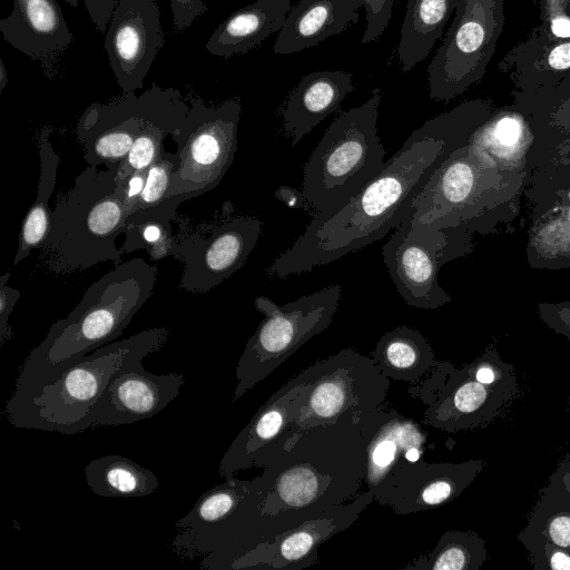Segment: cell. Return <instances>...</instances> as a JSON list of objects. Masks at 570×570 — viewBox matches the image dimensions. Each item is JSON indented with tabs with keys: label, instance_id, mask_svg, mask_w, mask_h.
Listing matches in <instances>:
<instances>
[{
	"label": "cell",
	"instance_id": "6da1fadb",
	"mask_svg": "<svg viewBox=\"0 0 570 570\" xmlns=\"http://www.w3.org/2000/svg\"><path fill=\"white\" fill-rule=\"evenodd\" d=\"M254 468L262 514L278 538L305 520L357 499L365 479V444L358 417L289 428L265 448Z\"/></svg>",
	"mask_w": 570,
	"mask_h": 570
},
{
	"label": "cell",
	"instance_id": "7a4b0ae2",
	"mask_svg": "<svg viewBox=\"0 0 570 570\" xmlns=\"http://www.w3.org/2000/svg\"><path fill=\"white\" fill-rule=\"evenodd\" d=\"M443 142L428 138L396 151L384 169L330 217L312 220L268 273L276 277L311 272L384 238L414 214L412 204L442 158Z\"/></svg>",
	"mask_w": 570,
	"mask_h": 570
},
{
	"label": "cell",
	"instance_id": "3957f363",
	"mask_svg": "<svg viewBox=\"0 0 570 570\" xmlns=\"http://www.w3.org/2000/svg\"><path fill=\"white\" fill-rule=\"evenodd\" d=\"M158 269L142 257L117 264L95 281L79 303L56 321L26 357L12 393H20L52 372L118 341L151 296Z\"/></svg>",
	"mask_w": 570,
	"mask_h": 570
},
{
	"label": "cell",
	"instance_id": "277c9868",
	"mask_svg": "<svg viewBox=\"0 0 570 570\" xmlns=\"http://www.w3.org/2000/svg\"><path fill=\"white\" fill-rule=\"evenodd\" d=\"M175 527L170 549L180 559L202 557L203 569H256L278 539L262 514L257 479H225L204 492Z\"/></svg>",
	"mask_w": 570,
	"mask_h": 570
},
{
	"label": "cell",
	"instance_id": "5b68a950",
	"mask_svg": "<svg viewBox=\"0 0 570 570\" xmlns=\"http://www.w3.org/2000/svg\"><path fill=\"white\" fill-rule=\"evenodd\" d=\"M117 168L87 166L52 209L39 261L47 271L65 275L97 264L121 263L116 239L125 233L129 208L117 195Z\"/></svg>",
	"mask_w": 570,
	"mask_h": 570
},
{
	"label": "cell",
	"instance_id": "8992f818",
	"mask_svg": "<svg viewBox=\"0 0 570 570\" xmlns=\"http://www.w3.org/2000/svg\"><path fill=\"white\" fill-rule=\"evenodd\" d=\"M380 88L361 106L342 112L326 129L304 167L303 195L312 220L338 212L385 167L377 130Z\"/></svg>",
	"mask_w": 570,
	"mask_h": 570
},
{
	"label": "cell",
	"instance_id": "52a82bcc",
	"mask_svg": "<svg viewBox=\"0 0 570 570\" xmlns=\"http://www.w3.org/2000/svg\"><path fill=\"white\" fill-rule=\"evenodd\" d=\"M153 332L154 328L144 330L104 345L52 372L28 390L12 393L4 406L7 420L18 429L65 435L86 431L88 414L110 376Z\"/></svg>",
	"mask_w": 570,
	"mask_h": 570
},
{
	"label": "cell",
	"instance_id": "ba28073f",
	"mask_svg": "<svg viewBox=\"0 0 570 570\" xmlns=\"http://www.w3.org/2000/svg\"><path fill=\"white\" fill-rule=\"evenodd\" d=\"M342 287L334 284L284 305L266 296L255 298L264 315L236 366L233 402L267 377L303 344L328 327L336 313Z\"/></svg>",
	"mask_w": 570,
	"mask_h": 570
},
{
	"label": "cell",
	"instance_id": "9c48e42d",
	"mask_svg": "<svg viewBox=\"0 0 570 570\" xmlns=\"http://www.w3.org/2000/svg\"><path fill=\"white\" fill-rule=\"evenodd\" d=\"M303 389L292 405V429L333 423L348 413L357 417L384 405L389 377L375 361L345 348L302 371Z\"/></svg>",
	"mask_w": 570,
	"mask_h": 570
},
{
	"label": "cell",
	"instance_id": "30bf717a",
	"mask_svg": "<svg viewBox=\"0 0 570 570\" xmlns=\"http://www.w3.org/2000/svg\"><path fill=\"white\" fill-rule=\"evenodd\" d=\"M240 102L232 98L214 106L194 98L180 128L171 135L178 165L168 197L184 202L214 189L233 164L237 149Z\"/></svg>",
	"mask_w": 570,
	"mask_h": 570
},
{
	"label": "cell",
	"instance_id": "8fae6325",
	"mask_svg": "<svg viewBox=\"0 0 570 570\" xmlns=\"http://www.w3.org/2000/svg\"><path fill=\"white\" fill-rule=\"evenodd\" d=\"M169 256L183 263L179 288L204 294L240 269L262 232L257 217L238 215L226 202L212 219L179 220Z\"/></svg>",
	"mask_w": 570,
	"mask_h": 570
},
{
	"label": "cell",
	"instance_id": "7c38bea8",
	"mask_svg": "<svg viewBox=\"0 0 570 570\" xmlns=\"http://www.w3.org/2000/svg\"><path fill=\"white\" fill-rule=\"evenodd\" d=\"M504 20V0H460L428 67L431 99L448 102L482 80Z\"/></svg>",
	"mask_w": 570,
	"mask_h": 570
},
{
	"label": "cell",
	"instance_id": "4fadbf2b",
	"mask_svg": "<svg viewBox=\"0 0 570 570\" xmlns=\"http://www.w3.org/2000/svg\"><path fill=\"white\" fill-rule=\"evenodd\" d=\"M471 230L468 222L443 228H411L410 218L394 230L382 255L406 304L436 309L451 299L438 274L444 264L470 253Z\"/></svg>",
	"mask_w": 570,
	"mask_h": 570
},
{
	"label": "cell",
	"instance_id": "5bb4252c",
	"mask_svg": "<svg viewBox=\"0 0 570 570\" xmlns=\"http://www.w3.org/2000/svg\"><path fill=\"white\" fill-rule=\"evenodd\" d=\"M499 169L479 159L469 145L438 166L414 198L411 228H443L480 217L507 191Z\"/></svg>",
	"mask_w": 570,
	"mask_h": 570
},
{
	"label": "cell",
	"instance_id": "9a60e30c",
	"mask_svg": "<svg viewBox=\"0 0 570 570\" xmlns=\"http://www.w3.org/2000/svg\"><path fill=\"white\" fill-rule=\"evenodd\" d=\"M169 337V328L155 327L153 334L124 358L90 410L88 429L131 424L153 417L179 394L185 382L181 373L154 374L142 363Z\"/></svg>",
	"mask_w": 570,
	"mask_h": 570
},
{
	"label": "cell",
	"instance_id": "2e32d148",
	"mask_svg": "<svg viewBox=\"0 0 570 570\" xmlns=\"http://www.w3.org/2000/svg\"><path fill=\"white\" fill-rule=\"evenodd\" d=\"M165 43L156 0H118L105 33V50L122 92L142 89Z\"/></svg>",
	"mask_w": 570,
	"mask_h": 570
},
{
	"label": "cell",
	"instance_id": "e0dca14e",
	"mask_svg": "<svg viewBox=\"0 0 570 570\" xmlns=\"http://www.w3.org/2000/svg\"><path fill=\"white\" fill-rule=\"evenodd\" d=\"M157 85L140 95L124 92L106 102L90 104L80 116L76 135L89 166L118 167L149 119Z\"/></svg>",
	"mask_w": 570,
	"mask_h": 570
},
{
	"label": "cell",
	"instance_id": "ac0fdd59",
	"mask_svg": "<svg viewBox=\"0 0 570 570\" xmlns=\"http://www.w3.org/2000/svg\"><path fill=\"white\" fill-rule=\"evenodd\" d=\"M374 501L371 490L354 501L316 514L282 534L265 552L256 569H303L317 562L322 543L345 530Z\"/></svg>",
	"mask_w": 570,
	"mask_h": 570
},
{
	"label": "cell",
	"instance_id": "d6986e66",
	"mask_svg": "<svg viewBox=\"0 0 570 570\" xmlns=\"http://www.w3.org/2000/svg\"><path fill=\"white\" fill-rule=\"evenodd\" d=\"M3 39L33 60L51 62L73 42L56 0H13L11 13L0 20Z\"/></svg>",
	"mask_w": 570,
	"mask_h": 570
},
{
	"label": "cell",
	"instance_id": "ffe728a7",
	"mask_svg": "<svg viewBox=\"0 0 570 570\" xmlns=\"http://www.w3.org/2000/svg\"><path fill=\"white\" fill-rule=\"evenodd\" d=\"M365 444L366 470L364 482L374 489L401 463L412 448L424 451L428 432L396 410L385 405L358 417Z\"/></svg>",
	"mask_w": 570,
	"mask_h": 570
},
{
	"label": "cell",
	"instance_id": "44dd1931",
	"mask_svg": "<svg viewBox=\"0 0 570 570\" xmlns=\"http://www.w3.org/2000/svg\"><path fill=\"white\" fill-rule=\"evenodd\" d=\"M498 67L509 75L515 90L551 88L570 75V38H554L539 24Z\"/></svg>",
	"mask_w": 570,
	"mask_h": 570
},
{
	"label": "cell",
	"instance_id": "7402d4cb",
	"mask_svg": "<svg viewBox=\"0 0 570 570\" xmlns=\"http://www.w3.org/2000/svg\"><path fill=\"white\" fill-rule=\"evenodd\" d=\"M297 376L276 391L237 434L219 463L224 479L254 468L258 455L292 428V405L303 389Z\"/></svg>",
	"mask_w": 570,
	"mask_h": 570
},
{
	"label": "cell",
	"instance_id": "603a6c76",
	"mask_svg": "<svg viewBox=\"0 0 570 570\" xmlns=\"http://www.w3.org/2000/svg\"><path fill=\"white\" fill-rule=\"evenodd\" d=\"M363 0H299L289 10L274 52L292 55L342 33L360 18Z\"/></svg>",
	"mask_w": 570,
	"mask_h": 570
},
{
	"label": "cell",
	"instance_id": "cb8c5ba5",
	"mask_svg": "<svg viewBox=\"0 0 570 570\" xmlns=\"http://www.w3.org/2000/svg\"><path fill=\"white\" fill-rule=\"evenodd\" d=\"M353 90V77L343 70L304 76L289 94L283 111L284 129L292 137V145L334 112Z\"/></svg>",
	"mask_w": 570,
	"mask_h": 570
},
{
	"label": "cell",
	"instance_id": "d4e9b609",
	"mask_svg": "<svg viewBox=\"0 0 570 570\" xmlns=\"http://www.w3.org/2000/svg\"><path fill=\"white\" fill-rule=\"evenodd\" d=\"M374 500L397 514L428 510L446 501L453 483L446 466L423 461H404L373 491Z\"/></svg>",
	"mask_w": 570,
	"mask_h": 570
},
{
	"label": "cell",
	"instance_id": "484cf974",
	"mask_svg": "<svg viewBox=\"0 0 570 570\" xmlns=\"http://www.w3.org/2000/svg\"><path fill=\"white\" fill-rule=\"evenodd\" d=\"M292 9V0H257L225 19L205 45L213 56L229 58L258 47L281 31Z\"/></svg>",
	"mask_w": 570,
	"mask_h": 570
},
{
	"label": "cell",
	"instance_id": "4316f807",
	"mask_svg": "<svg viewBox=\"0 0 570 570\" xmlns=\"http://www.w3.org/2000/svg\"><path fill=\"white\" fill-rule=\"evenodd\" d=\"M460 0H407L397 58L404 72L423 61L443 36Z\"/></svg>",
	"mask_w": 570,
	"mask_h": 570
},
{
	"label": "cell",
	"instance_id": "83f0119b",
	"mask_svg": "<svg viewBox=\"0 0 570 570\" xmlns=\"http://www.w3.org/2000/svg\"><path fill=\"white\" fill-rule=\"evenodd\" d=\"M372 358L389 379L415 384L435 365L434 353L416 330L399 326L384 334Z\"/></svg>",
	"mask_w": 570,
	"mask_h": 570
},
{
	"label": "cell",
	"instance_id": "f1b7e54d",
	"mask_svg": "<svg viewBox=\"0 0 570 570\" xmlns=\"http://www.w3.org/2000/svg\"><path fill=\"white\" fill-rule=\"evenodd\" d=\"M51 130L45 128L37 138L40 160V176L36 200L27 212L19 237V246L13 265H18L32 249H39L45 243L51 222L52 209L49 199L53 194L60 156L50 140Z\"/></svg>",
	"mask_w": 570,
	"mask_h": 570
},
{
	"label": "cell",
	"instance_id": "f546056e",
	"mask_svg": "<svg viewBox=\"0 0 570 570\" xmlns=\"http://www.w3.org/2000/svg\"><path fill=\"white\" fill-rule=\"evenodd\" d=\"M88 487L105 498H138L157 491L158 478L150 470L119 454L91 460L85 468Z\"/></svg>",
	"mask_w": 570,
	"mask_h": 570
},
{
	"label": "cell",
	"instance_id": "4dcf8cb0",
	"mask_svg": "<svg viewBox=\"0 0 570 570\" xmlns=\"http://www.w3.org/2000/svg\"><path fill=\"white\" fill-rule=\"evenodd\" d=\"M184 203L180 197H170L158 206L131 213L126 223L124 255L145 249L153 259L169 256L174 233L171 224L177 220V209Z\"/></svg>",
	"mask_w": 570,
	"mask_h": 570
},
{
	"label": "cell",
	"instance_id": "1f68e13d",
	"mask_svg": "<svg viewBox=\"0 0 570 570\" xmlns=\"http://www.w3.org/2000/svg\"><path fill=\"white\" fill-rule=\"evenodd\" d=\"M511 94L554 141L570 134V75L551 88Z\"/></svg>",
	"mask_w": 570,
	"mask_h": 570
},
{
	"label": "cell",
	"instance_id": "d6a6232c",
	"mask_svg": "<svg viewBox=\"0 0 570 570\" xmlns=\"http://www.w3.org/2000/svg\"><path fill=\"white\" fill-rule=\"evenodd\" d=\"M546 163L550 165L537 173L531 188L538 208L543 209L542 214L570 206V164L554 158Z\"/></svg>",
	"mask_w": 570,
	"mask_h": 570
},
{
	"label": "cell",
	"instance_id": "836d02e7",
	"mask_svg": "<svg viewBox=\"0 0 570 570\" xmlns=\"http://www.w3.org/2000/svg\"><path fill=\"white\" fill-rule=\"evenodd\" d=\"M178 165L175 153L163 150L148 169L145 188L132 212L160 205L168 199L171 173Z\"/></svg>",
	"mask_w": 570,
	"mask_h": 570
},
{
	"label": "cell",
	"instance_id": "e575fe53",
	"mask_svg": "<svg viewBox=\"0 0 570 570\" xmlns=\"http://www.w3.org/2000/svg\"><path fill=\"white\" fill-rule=\"evenodd\" d=\"M395 0H363L366 14V29L362 43L366 45L377 40L387 28L392 17Z\"/></svg>",
	"mask_w": 570,
	"mask_h": 570
},
{
	"label": "cell",
	"instance_id": "d590c367",
	"mask_svg": "<svg viewBox=\"0 0 570 570\" xmlns=\"http://www.w3.org/2000/svg\"><path fill=\"white\" fill-rule=\"evenodd\" d=\"M10 272L0 277V345L9 342L13 332L9 324V317L20 298V292L8 284Z\"/></svg>",
	"mask_w": 570,
	"mask_h": 570
},
{
	"label": "cell",
	"instance_id": "8d00e7d4",
	"mask_svg": "<svg viewBox=\"0 0 570 570\" xmlns=\"http://www.w3.org/2000/svg\"><path fill=\"white\" fill-rule=\"evenodd\" d=\"M174 27L177 31H183L207 12V6L204 0H169Z\"/></svg>",
	"mask_w": 570,
	"mask_h": 570
},
{
	"label": "cell",
	"instance_id": "74e56055",
	"mask_svg": "<svg viewBox=\"0 0 570 570\" xmlns=\"http://www.w3.org/2000/svg\"><path fill=\"white\" fill-rule=\"evenodd\" d=\"M148 169L139 170L125 179H117V195L129 208L130 214L136 206L147 181Z\"/></svg>",
	"mask_w": 570,
	"mask_h": 570
},
{
	"label": "cell",
	"instance_id": "f35d334b",
	"mask_svg": "<svg viewBox=\"0 0 570 570\" xmlns=\"http://www.w3.org/2000/svg\"><path fill=\"white\" fill-rule=\"evenodd\" d=\"M485 391L481 382L462 384L452 395V404L456 411L468 413L476 410L484 401Z\"/></svg>",
	"mask_w": 570,
	"mask_h": 570
},
{
	"label": "cell",
	"instance_id": "ab89813d",
	"mask_svg": "<svg viewBox=\"0 0 570 570\" xmlns=\"http://www.w3.org/2000/svg\"><path fill=\"white\" fill-rule=\"evenodd\" d=\"M95 28L106 33L118 0H82Z\"/></svg>",
	"mask_w": 570,
	"mask_h": 570
},
{
	"label": "cell",
	"instance_id": "60d3db41",
	"mask_svg": "<svg viewBox=\"0 0 570 570\" xmlns=\"http://www.w3.org/2000/svg\"><path fill=\"white\" fill-rule=\"evenodd\" d=\"M540 9L542 23H553L570 19V0H532Z\"/></svg>",
	"mask_w": 570,
	"mask_h": 570
},
{
	"label": "cell",
	"instance_id": "b9f144b4",
	"mask_svg": "<svg viewBox=\"0 0 570 570\" xmlns=\"http://www.w3.org/2000/svg\"><path fill=\"white\" fill-rule=\"evenodd\" d=\"M275 196L286 206L292 208H304L311 214V208L302 190H297L288 186H282L275 191Z\"/></svg>",
	"mask_w": 570,
	"mask_h": 570
},
{
	"label": "cell",
	"instance_id": "7bdbcfd3",
	"mask_svg": "<svg viewBox=\"0 0 570 570\" xmlns=\"http://www.w3.org/2000/svg\"><path fill=\"white\" fill-rule=\"evenodd\" d=\"M550 534L556 543L570 547V518L559 517L550 525Z\"/></svg>",
	"mask_w": 570,
	"mask_h": 570
},
{
	"label": "cell",
	"instance_id": "ee69618b",
	"mask_svg": "<svg viewBox=\"0 0 570 570\" xmlns=\"http://www.w3.org/2000/svg\"><path fill=\"white\" fill-rule=\"evenodd\" d=\"M557 142H559L561 145V147H559L560 151H552V153L556 155H559V156L552 155L551 157L554 159L570 164V134L566 135Z\"/></svg>",
	"mask_w": 570,
	"mask_h": 570
},
{
	"label": "cell",
	"instance_id": "f6af8a7d",
	"mask_svg": "<svg viewBox=\"0 0 570 570\" xmlns=\"http://www.w3.org/2000/svg\"><path fill=\"white\" fill-rule=\"evenodd\" d=\"M551 566L553 569L570 570V558L562 552H557L552 556Z\"/></svg>",
	"mask_w": 570,
	"mask_h": 570
},
{
	"label": "cell",
	"instance_id": "bcb514c9",
	"mask_svg": "<svg viewBox=\"0 0 570 570\" xmlns=\"http://www.w3.org/2000/svg\"><path fill=\"white\" fill-rule=\"evenodd\" d=\"M476 381L481 383H491L494 379L493 372L488 367L479 368L475 374Z\"/></svg>",
	"mask_w": 570,
	"mask_h": 570
},
{
	"label": "cell",
	"instance_id": "7dc6e473",
	"mask_svg": "<svg viewBox=\"0 0 570 570\" xmlns=\"http://www.w3.org/2000/svg\"><path fill=\"white\" fill-rule=\"evenodd\" d=\"M0 92H2L8 82V76L2 59H0Z\"/></svg>",
	"mask_w": 570,
	"mask_h": 570
},
{
	"label": "cell",
	"instance_id": "c3c4849f",
	"mask_svg": "<svg viewBox=\"0 0 570 570\" xmlns=\"http://www.w3.org/2000/svg\"><path fill=\"white\" fill-rule=\"evenodd\" d=\"M554 209H564L566 210V217L567 219L570 222V206H567V207H558V208H554ZM552 210V209H551Z\"/></svg>",
	"mask_w": 570,
	"mask_h": 570
},
{
	"label": "cell",
	"instance_id": "681fc988",
	"mask_svg": "<svg viewBox=\"0 0 570 570\" xmlns=\"http://www.w3.org/2000/svg\"><path fill=\"white\" fill-rule=\"evenodd\" d=\"M79 1H80V0H66V2H67L69 6L73 7V8H77V7H78Z\"/></svg>",
	"mask_w": 570,
	"mask_h": 570
},
{
	"label": "cell",
	"instance_id": "f907efd6",
	"mask_svg": "<svg viewBox=\"0 0 570 570\" xmlns=\"http://www.w3.org/2000/svg\"><path fill=\"white\" fill-rule=\"evenodd\" d=\"M569 3H570V1H569Z\"/></svg>",
	"mask_w": 570,
	"mask_h": 570
}]
</instances>
